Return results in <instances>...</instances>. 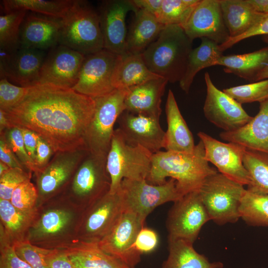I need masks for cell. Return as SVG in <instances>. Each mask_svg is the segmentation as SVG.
<instances>
[{
    "label": "cell",
    "mask_w": 268,
    "mask_h": 268,
    "mask_svg": "<svg viewBox=\"0 0 268 268\" xmlns=\"http://www.w3.org/2000/svg\"><path fill=\"white\" fill-rule=\"evenodd\" d=\"M138 9L130 0H105L101 4L98 15L104 40V49L119 56L127 53L126 18Z\"/></svg>",
    "instance_id": "19"
},
{
    "label": "cell",
    "mask_w": 268,
    "mask_h": 268,
    "mask_svg": "<svg viewBox=\"0 0 268 268\" xmlns=\"http://www.w3.org/2000/svg\"><path fill=\"white\" fill-rule=\"evenodd\" d=\"M125 209L119 190L108 192L83 210L75 238L98 242L112 229Z\"/></svg>",
    "instance_id": "11"
},
{
    "label": "cell",
    "mask_w": 268,
    "mask_h": 268,
    "mask_svg": "<svg viewBox=\"0 0 268 268\" xmlns=\"http://www.w3.org/2000/svg\"><path fill=\"white\" fill-rule=\"evenodd\" d=\"M165 113L167 130L165 132L164 149L167 151L191 152L196 145L192 134L183 118L174 95L171 90L168 92Z\"/></svg>",
    "instance_id": "27"
},
{
    "label": "cell",
    "mask_w": 268,
    "mask_h": 268,
    "mask_svg": "<svg viewBox=\"0 0 268 268\" xmlns=\"http://www.w3.org/2000/svg\"><path fill=\"white\" fill-rule=\"evenodd\" d=\"M159 242L157 233L151 228L144 226L137 235L134 246L141 254L149 253L156 249Z\"/></svg>",
    "instance_id": "48"
},
{
    "label": "cell",
    "mask_w": 268,
    "mask_h": 268,
    "mask_svg": "<svg viewBox=\"0 0 268 268\" xmlns=\"http://www.w3.org/2000/svg\"><path fill=\"white\" fill-rule=\"evenodd\" d=\"M198 136L203 143L205 159L219 172L243 186L250 184V175L243 162L245 147L235 142H221L202 132H199Z\"/></svg>",
    "instance_id": "17"
},
{
    "label": "cell",
    "mask_w": 268,
    "mask_h": 268,
    "mask_svg": "<svg viewBox=\"0 0 268 268\" xmlns=\"http://www.w3.org/2000/svg\"><path fill=\"white\" fill-rule=\"evenodd\" d=\"M10 127L11 125L6 116V112L0 109V133Z\"/></svg>",
    "instance_id": "56"
},
{
    "label": "cell",
    "mask_w": 268,
    "mask_h": 268,
    "mask_svg": "<svg viewBox=\"0 0 268 268\" xmlns=\"http://www.w3.org/2000/svg\"><path fill=\"white\" fill-rule=\"evenodd\" d=\"M217 171L205 158L201 140L191 152L159 151L153 153L150 170L146 181L152 185H161L167 177L176 181L180 194L184 195L198 191L204 179Z\"/></svg>",
    "instance_id": "2"
},
{
    "label": "cell",
    "mask_w": 268,
    "mask_h": 268,
    "mask_svg": "<svg viewBox=\"0 0 268 268\" xmlns=\"http://www.w3.org/2000/svg\"><path fill=\"white\" fill-rule=\"evenodd\" d=\"M240 218L253 226L268 227V194L246 189L239 208Z\"/></svg>",
    "instance_id": "37"
},
{
    "label": "cell",
    "mask_w": 268,
    "mask_h": 268,
    "mask_svg": "<svg viewBox=\"0 0 268 268\" xmlns=\"http://www.w3.org/2000/svg\"><path fill=\"white\" fill-rule=\"evenodd\" d=\"M12 245L17 255L32 268H49L45 261L48 249L34 245L26 239Z\"/></svg>",
    "instance_id": "43"
},
{
    "label": "cell",
    "mask_w": 268,
    "mask_h": 268,
    "mask_svg": "<svg viewBox=\"0 0 268 268\" xmlns=\"http://www.w3.org/2000/svg\"><path fill=\"white\" fill-rule=\"evenodd\" d=\"M57 248L67 254L75 268H131L103 251L97 242L75 238Z\"/></svg>",
    "instance_id": "26"
},
{
    "label": "cell",
    "mask_w": 268,
    "mask_h": 268,
    "mask_svg": "<svg viewBox=\"0 0 268 268\" xmlns=\"http://www.w3.org/2000/svg\"><path fill=\"white\" fill-rule=\"evenodd\" d=\"M0 134L3 136L10 148L25 169L36 175L38 170L35 162L26 150L21 129L16 126L11 127L0 133Z\"/></svg>",
    "instance_id": "41"
},
{
    "label": "cell",
    "mask_w": 268,
    "mask_h": 268,
    "mask_svg": "<svg viewBox=\"0 0 268 268\" xmlns=\"http://www.w3.org/2000/svg\"><path fill=\"white\" fill-rule=\"evenodd\" d=\"M168 255L159 268H223L219 261L210 262L197 252L193 244L183 240H168Z\"/></svg>",
    "instance_id": "31"
},
{
    "label": "cell",
    "mask_w": 268,
    "mask_h": 268,
    "mask_svg": "<svg viewBox=\"0 0 268 268\" xmlns=\"http://www.w3.org/2000/svg\"><path fill=\"white\" fill-rule=\"evenodd\" d=\"M61 19L26 14L20 27V46L42 51L59 44Z\"/></svg>",
    "instance_id": "23"
},
{
    "label": "cell",
    "mask_w": 268,
    "mask_h": 268,
    "mask_svg": "<svg viewBox=\"0 0 268 268\" xmlns=\"http://www.w3.org/2000/svg\"><path fill=\"white\" fill-rule=\"evenodd\" d=\"M268 63V46L243 54L223 55L216 66L224 67V71L239 77L254 81L257 74Z\"/></svg>",
    "instance_id": "32"
},
{
    "label": "cell",
    "mask_w": 268,
    "mask_h": 268,
    "mask_svg": "<svg viewBox=\"0 0 268 268\" xmlns=\"http://www.w3.org/2000/svg\"><path fill=\"white\" fill-rule=\"evenodd\" d=\"M55 198L52 205L38 212L28 231L26 240L34 245L57 248L75 238L83 210L63 193Z\"/></svg>",
    "instance_id": "4"
},
{
    "label": "cell",
    "mask_w": 268,
    "mask_h": 268,
    "mask_svg": "<svg viewBox=\"0 0 268 268\" xmlns=\"http://www.w3.org/2000/svg\"><path fill=\"white\" fill-rule=\"evenodd\" d=\"M182 28L192 41L205 38L221 45L230 38L219 0H200Z\"/></svg>",
    "instance_id": "21"
},
{
    "label": "cell",
    "mask_w": 268,
    "mask_h": 268,
    "mask_svg": "<svg viewBox=\"0 0 268 268\" xmlns=\"http://www.w3.org/2000/svg\"><path fill=\"white\" fill-rule=\"evenodd\" d=\"M55 153L50 145L42 137L38 135L35 163L38 175L49 163Z\"/></svg>",
    "instance_id": "50"
},
{
    "label": "cell",
    "mask_w": 268,
    "mask_h": 268,
    "mask_svg": "<svg viewBox=\"0 0 268 268\" xmlns=\"http://www.w3.org/2000/svg\"><path fill=\"white\" fill-rule=\"evenodd\" d=\"M166 222L168 240H183L194 244L209 215L198 191L189 193L174 202Z\"/></svg>",
    "instance_id": "12"
},
{
    "label": "cell",
    "mask_w": 268,
    "mask_h": 268,
    "mask_svg": "<svg viewBox=\"0 0 268 268\" xmlns=\"http://www.w3.org/2000/svg\"><path fill=\"white\" fill-rule=\"evenodd\" d=\"M45 261L49 268H75L67 254L62 249H48Z\"/></svg>",
    "instance_id": "49"
},
{
    "label": "cell",
    "mask_w": 268,
    "mask_h": 268,
    "mask_svg": "<svg viewBox=\"0 0 268 268\" xmlns=\"http://www.w3.org/2000/svg\"><path fill=\"white\" fill-rule=\"evenodd\" d=\"M222 53L217 43L207 38H201L200 46L192 49L189 56L185 73L179 82L181 88L188 93L196 75L206 67L216 66Z\"/></svg>",
    "instance_id": "34"
},
{
    "label": "cell",
    "mask_w": 268,
    "mask_h": 268,
    "mask_svg": "<svg viewBox=\"0 0 268 268\" xmlns=\"http://www.w3.org/2000/svg\"><path fill=\"white\" fill-rule=\"evenodd\" d=\"M192 42L182 27L166 25L141 55L151 72L169 82H180L186 72Z\"/></svg>",
    "instance_id": "3"
},
{
    "label": "cell",
    "mask_w": 268,
    "mask_h": 268,
    "mask_svg": "<svg viewBox=\"0 0 268 268\" xmlns=\"http://www.w3.org/2000/svg\"><path fill=\"white\" fill-rule=\"evenodd\" d=\"M244 186L216 171L205 178L198 190L210 219L218 225L235 223L246 191Z\"/></svg>",
    "instance_id": "6"
},
{
    "label": "cell",
    "mask_w": 268,
    "mask_h": 268,
    "mask_svg": "<svg viewBox=\"0 0 268 268\" xmlns=\"http://www.w3.org/2000/svg\"><path fill=\"white\" fill-rule=\"evenodd\" d=\"M22 132L26 150L35 162L38 135L35 132L23 128H19Z\"/></svg>",
    "instance_id": "52"
},
{
    "label": "cell",
    "mask_w": 268,
    "mask_h": 268,
    "mask_svg": "<svg viewBox=\"0 0 268 268\" xmlns=\"http://www.w3.org/2000/svg\"><path fill=\"white\" fill-rule=\"evenodd\" d=\"M38 211L37 209L30 212H23L14 206L10 201L0 199V231L12 244L26 239Z\"/></svg>",
    "instance_id": "33"
},
{
    "label": "cell",
    "mask_w": 268,
    "mask_h": 268,
    "mask_svg": "<svg viewBox=\"0 0 268 268\" xmlns=\"http://www.w3.org/2000/svg\"><path fill=\"white\" fill-rule=\"evenodd\" d=\"M127 34V52L141 54L155 41L165 27L155 16L138 9Z\"/></svg>",
    "instance_id": "29"
},
{
    "label": "cell",
    "mask_w": 268,
    "mask_h": 268,
    "mask_svg": "<svg viewBox=\"0 0 268 268\" xmlns=\"http://www.w3.org/2000/svg\"><path fill=\"white\" fill-rule=\"evenodd\" d=\"M261 35H268V14H264L255 25L244 34L237 37L229 38L223 44L218 45V48L223 52L244 39Z\"/></svg>",
    "instance_id": "47"
},
{
    "label": "cell",
    "mask_w": 268,
    "mask_h": 268,
    "mask_svg": "<svg viewBox=\"0 0 268 268\" xmlns=\"http://www.w3.org/2000/svg\"><path fill=\"white\" fill-rule=\"evenodd\" d=\"M0 235V268H32L17 255L12 244L1 231Z\"/></svg>",
    "instance_id": "46"
},
{
    "label": "cell",
    "mask_w": 268,
    "mask_h": 268,
    "mask_svg": "<svg viewBox=\"0 0 268 268\" xmlns=\"http://www.w3.org/2000/svg\"><path fill=\"white\" fill-rule=\"evenodd\" d=\"M10 168H10L7 165L0 161V176L2 175Z\"/></svg>",
    "instance_id": "57"
},
{
    "label": "cell",
    "mask_w": 268,
    "mask_h": 268,
    "mask_svg": "<svg viewBox=\"0 0 268 268\" xmlns=\"http://www.w3.org/2000/svg\"><path fill=\"white\" fill-rule=\"evenodd\" d=\"M219 2L229 38L245 33L264 14L255 11L247 0H219Z\"/></svg>",
    "instance_id": "30"
},
{
    "label": "cell",
    "mask_w": 268,
    "mask_h": 268,
    "mask_svg": "<svg viewBox=\"0 0 268 268\" xmlns=\"http://www.w3.org/2000/svg\"><path fill=\"white\" fill-rule=\"evenodd\" d=\"M161 77L151 72L141 54L119 56L112 77L115 89H129L148 80Z\"/></svg>",
    "instance_id": "28"
},
{
    "label": "cell",
    "mask_w": 268,
    "mask_h": 268,
    "mask_svg": "<svg viewBox=\"0 0 268 268\" xmlns=\"http://www.w3.org/2000/svg\"><path fill=\"white\" fill-rule=\"evenodd\" d=\"M27 11L18 10L0 14V50L12 52L20 47V30Z\"/></svg>",
    "instance_id": "38"
},
{
    "label": "cell",
    "mask_w": 268,
    "mask_h": 268,
    "mask_svg": "<svg viewBox=\"0 0 268 268\" xmlns=\"http://www.w3.org/2000/svg\"><path fill=\"white\" fill-rule=\"evenodd\" d=\"M263 40L268 46V35H265L263 37ZM268 78V63L265 67L257 74L254 82L260 81Z\"/></svg>",
    "instance_id": "55"
},
{
    "label": "cell",
    "mask_w": 268,
    "mask_h": 268,
    "mask_svg": "<svg viewBox=\"0 0 268 268\" xmlns=\"http://www.w3.org/2000/svg\"><path fill=\"white\" fill-rule=\"evenodd\" d=\"M206 95L203 106L205 118L224 132L237 130L253 118L244 110L242 104L218 89L208 72L204 73Z\"/></svg>",
    "instance_id": "16"
},
{
    "label": "cell",
    "mask_w": 268,
    "mask_h": 268,
    "mask_svg": "<svg viewBox=\"0 0 268 268\" xmlns=\"http://www.w3.org/2000/svg\"><path fill=\"white\" fill-rule=\"evenodd\" d=\"M144 225V222L136 214L125 209L115 225L98 245L107 253L134 268L140 262L141 255L136 250L134 243Z\"/></svg>",
    "instance_id": "15"
},
{
    "label": "cell",
    "mask_w": 268,
    "mask_h": 268,
    "mask_svg": "<svg viewBox=\"0 0 268 268\" xmlns=\"http://www.w3.org/2000/svg\"><path fill=\"white\" fill-rule=\"evenodd\" d=\"M10 201L14 206L22 211L32 212L37 209L36 207L38 201L37 188L30 180L26 181L13 191Z\"/></svg>",
    "instance_id": "42"
},
{
    "label": "cell",
    "mask_w": 268,
    "mask_h": 268,
    "mask_svg": "<svg viewBox=\"0 0 268 268\" xmlns=\"http://www.w3.org/2000/svg\"><path fill=\"white\" fill-rule=\"evenodd\" d=\"M31 173L20 168H11L0 176V199L10 201L13 191L31 179Z\"/></svg>",
    "instance_id": "45"
},
{
    "label": "cell",
    "mask_w": 268,
    "mask_h": 268,
    "mask_svg": "<svg viewBox=\"0 0 268 268\" xmlns=\"http://www.w3.org/2000/svg\"><path fill=\"white\" fill-rule=\"evenodd\" d=\"M85 56L58 44L50 49L46 55L37 84H51L72 88L78 80Z\"/></svg>",
    "instance_id": "18"
},
{
    "label": "cell",
    "mask_w": 268,
    "mask_h": 268,
    "mask_svg": "<svg viewBox=\"0 0 268 268\" xmlns=\"http://www.w3.org/2000/svg\"><path fill=\"white\" fill-rule=\"evenodd\" d=\"M247 1L257 12L268 14V0H247Z\"/></svg>",
    "instance_id": "54"
},
{
    "label": "cell",
    "mask_w": 268,
    "mask_h": 268,
    "mask_svg": "<svg viewBox=\"0 0 268 268\" xmlns=\"http://www.w3.org/2000/svg\"><path fill=\"white\" fill-rule=\"evenodd\" d=\"M30 87L16 86L5 77L0 80V109L8 112L18 104L27 93Z\"/></svg>",
    "instance_id": "44"
},
{
    "label": "cell",
    "mask_w": 268,
    "mask_h": 268,
    "mask_svg": "<svg viewBox=\"0 0 268 268\" xmlns=\"http://www.w3.org/2000/svg\"><path fill=\"white\" fill-rule=\"evenodd\" d=\"M119 191L125 209L136 214L144 223L155 208L168 202H175L183 197L172 178L161 185L150 184L146 180L124 179Z\"/></svg>",
    "instance_id": "10"
},
{
    "label": "cell",
    "mask_w": 268,
    "mask_h": 268,
    "mask_svg": "<svg viewBox=\"0 0 268 268\" xmlns=\"http://www.w3.org/2000/svg\"><path fill=\"white\" fill-rule=\"evenodd\" d=\"M200 0H163L156 18L165 26L183 27Z\"/></svg>",
    "instance_id": "39"
},
{
    "label": "cell",
    "mask_w": 268,
    "mask_h": 268,
    "mask_svg": "<svg viewBox=\"0 0 268 268\" xmlns=\"http://www.w3.org/2000/svg\"><path fill=\"white\" fill-rule=\"evenodd\" d=\"M0 77L23 87L38 84L46 57L45 51L20 46L13 52L0 50Z\"/></svg>",
    "instance_id": "20"
},
{
    "label": "cell",
    "mask_w": 268,
    "mask_h": 268,
    "mask_svg": "<svg viewBox=\"0 0 268 268\" xmlns=\"http://www.w3.org/2000/svg\"><path fill=\"white\" fill-rule=\"evenodd\" d=\"M223 91L241 104L260 103L268 99V78L224 89Z\"/></svg>",
    "instance_id": "40"
},
{
    "label": "cell",
    "mask_w": 268,
    "mask_h": 268,
    "mask_svg": "<svg viewBox=\"0 0 268 268\" xmlns=\"http://www.w3.org/2000/svg\"><path fill=\"white\" fill-rule=\"evenodd\" d=\"M76 0H3L5 12L18 10H30L45 16L63 18Z\"/></svg>",
    "instance_id": "35"
},
{
    "label": "cell",
    "mask_w": 268,
    "mask_h": 268,
    "mask_svg": "<svg viewBox=\"0 0 268 268\" xmlns=\"http://www.w3.org/2000/svg\"><path fill=\"white\" fill-rule=\"evenodd\" d=\"M219 135L227 142L268 153V99L260 103L257 114L244 126L232 131H223Z\"/></svg>",
    "instance_id": "25"
},
{
    "label": "cell",
    "mask_w": 268,
    "mask_h": 268,
    "mask_svg": "<svg viewBox=\"0 0 268 268\" xmlns=\"http://www.w3.org/2000/svg\"><path fill=\"white\" fill-rule=\"evenodd\" d=\"M0 161L5 163L10 168H20L26 170L10 148L3 136L0 134Z\"/></svg>",
    "instance_id": "51"
},
{
    "label": "cell",
    "mask_w": 268,
    "mask_h": 268,
    "mask_svg": "<svg viewBox=\"0 0 268 268\" xmlns=\"http://www.w3.org/2000/svg\"><path fill=\"white\" fill-rule=\"evenodd\" d=\"M119 56L105 49L85 56L78 80L72 89L92 98L113 91L112 77Z\"/></svg>",
    "instance_id": "14"
},
{
    "label": "cell",
    "mask_w": 268,
    "mask_h": 268,
    "mask_svg": "<svg viewBox=\"0 0 268 268\" xmlns=\"http://www.w3.org/2000/svg\"><path fill=\"white\" fill-rule=\"evenodd\" d=\"M95 107L93 98L72 88L37 84L5 112L11 127L35 132L57 152L86 149L84 135Z\"/></svg>",
    "instance_id": "1"
},
{
    "label": "cell",
    "mask_w": 268,
    "mask_h": 268,
    "mask_svg": "<svg viewBox=\"0 0 268 268\" xmlns=\"http://www.w3.org/2000/svg\"><path fill=\"white\" fill-rule=\"evenodd\" d=\"M59 44L85 56L104 49L98 13L85 1L76 0L61 19Z\"/></svg>",
    "instance_id": "5"
},
{
    "label": "cell",
    "mask_w": 268,
    "mask_h": 268,
    "mask_svg": "<svg viewBox=\"0 0 268 268\" xmlns=\"http://www.w3.org/2000/svg\"><path fill=\"white\" fill-rule=\"evenodd\" d=\"M128 89H115L105 95L93 98L95 112L84 135V145L88 152L107 158L114 125L125 111V99Z\"/></svg>",
    "instance_id": "7"
},
{
    "label": "cell",
    "mask_w": 268,
    "mask_h": 268,
    "mask_svg": "<svg viewBox=\"0 0 268 268\" xmlns=\"http://www.w3.org/2000/svg\"><path fill=\"white\" fill-rule=\"evenodd\" d=\"M137 9H142L157 16L160 10L163 0H133Z\"/></svg>",
    "instance_id": "53"
},
{
    "label": "cell",
    "mask_w": 268,
    "mask_h": 268,
    "mask_svg": "<svg viewBox=\"0 0 268 268\" xmlns=\"http://www.w3.org/2000/svg\"><path fill=\"white\" fill-rule=\"evenodd\" d=\"M88 152L84 148L55 152L47 166L35 176L38 201L44 202L62 194Z\"/></svg>",
    "instance_id": "13"
},
{
    "label": "cell",
    "mask_w": 268,
    "mask_h": 268,
    "mask_svg": "<svg viewBox=\"0 0 268 268\" xmlns=\"http://www.w3.org/2000/svg\"><path fill=\"white\" fill-rule=\"evenodd\" d=\"M159 120L125 111L117 122L118 129L128 144L142 146L153 154L165 148V132Z\"/></svg>",
    "instance_id": "22"
},
{
    "label": "cell",
    "mask_w": 268,
    "mask_h": 268,
    "mask_svg": "<svg viewBox=\"0 0 268 268\" xmlns=\"http://www.w3.org/2000/svg\"><path fill=\"white\" fill-rule=\"evenodd\" d=\"M168 82L159 77L129 88L125 99V111L159 119L162 97Z\"/></svg>",
    "instance_id": "24"
},
{
    "label": "cell",
    "mask_w": 268,
    "mask_h": 268,
    "mask_svg": "<svg viewBox=\"0 0 268 268\" xmlns=\"http://www.w3.org/2000/svg\"><path fill=\"white\" fill-rule=\"evenodd\" d=\"M243 162L251 179L247 190L268 194V153L246 148Z\"/></svg>",
    "instance_id": "36"
},
{
    "label": "cell",
    "mask_w": 268,
    "mask_h": 268,
    "mask_svg": "<svg viewBox=\"0 0 268 268\" xmlns=\"http://www.w3.org/2000/svg\"><path fill=\"white\" fill-rule=\"evenodd\" d=\"M153 153L140 146H132L115 130L106 158L111 180L109 192H118L124 179L146 180L150 171Z\"/></svg>",
    "instance_id": "8"
},
{
    "label": "cell",
    "mask_w": 268,
    "mask_h": 268,
    "mask_svg": "<svg viewBox=\"0 0 268 268\" xmlns=\"http://www.w3.org/2000/svg\"><path fill=\"white\" fill-rule=\"evenodd\" d=\"M110 187L106 159L88 152L63 193L84 210L108 193Z\"/></svg>",
    "instance_id": "9"
}]
</instances>
